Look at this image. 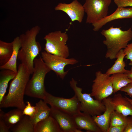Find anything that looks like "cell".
I'll list each match as a JSON object with an SVG mask.
<instances>
[{
	"mask_svg": "<svg viewBox=\"0 0 132 132\" xmlns=\"http://www.w3.org/2000/svg\"><path fill=\"white\" fill-rule=\"evenodd\" d=\"M31 75L28 68L21 63L10 86L8 93L0 102V108L14 107L22 110L26 106L24 96Z\"/></svg>",
	"mask_w": 132,
	"mask_h": 132,
	"instance_id": "1",
	"label": "cell"
},
{
	"mask_svg": "<svg viewBox=\"0 0 132 132\" xmlns=\"http://www.w3.org/2000/svg\"><path fill=\"white\" fill-rule=\"evenodd\" d=\"M40 30V27L36 25L19 36L21 47L18 58L28 68L31 75L33 73L34 60L41 50L40 43L36 40Z\"/></svg>",
	"mask_w": 132,
	"mask_h": 132,
	"instance_id": "2",
	"label": "cell"
},
{
	"mask_svg": "<svg viewBox=\"0 0 132 132\" xmlns=\"http://www.w3.org/2000/svg\"><path fill=\"white\" fill-rule=\"evenodd\" d=\"M121 28L112 26L108 29L103 30L101 32L105 38L103 43L107 47L105 55L106 58L111 60L116 58L119 51L125 48L132 39L131 28L124 31Z\"/></svg>",
	"mask_w": 132,
	"mask_h": 132,
	"instance_id": "3",
	"label": "cell"
},
{
	"mask_svg": "<svg viewBox=\"0 0 132 132\" xmlns=\"http://www.w3.org/2000/svg\"><path fill=\"white\" fill-rule=\"evenodd\" d=\"M51 70L41 57L35 58L32 76L27 84L25 95L43 100L47 92L44 85L45 77Z\"/></svg>",
	"mask_w": 132,
	"mask_h": 132,
	"instance_id": "4",
	"label": "cell"
},
{
	"mask_svg": "<svg viewBox=\"0 0 132 132\" xmlns=\"http://www.w3.org/2000/svg\"><path fill=\"white\" fill-rule=\"evenodd\" d=\"M70 86L75 95L80 103V110L92 116L101 114L106 110V107L102 101L94 99L90 94L83 93L82 88L77 86V81L72 78L69 82Z\"/></svg>",
	"mask_w": 132,
	"mask_h": 132,
	"instance_id": "5",
	"label": "cell"
},
{
	"mask_svg": "<svg viewBox=\"0 0 132 132\" xmlns=\"http://www.w3.org/2000/svg\"><path fill=\"white\" fill-rule=\"evenodd\" d=\"M44 39L46 41L45 51L53 55L68 58L69 52L66 43L68 36L66 32L60 31L51 32L46 34Z\"/></svg>",
	"mask_w": 132,
	"mask_h": 132,
	"instance_id": "6",
	"label": "cell"
},
{
	"mask_svg": "<svg viewBox=\"0 0 132 132\" xmlns=\"http://www.w3.org/2000/svg\"><path fill=\"white\" fill-rule=\"evenodd\" d=\"M43 100L51 107L73 116L81 112L80 103L76 95L70 98L54 96L46 92Z\"/></svg>",
	"mask_w": 132,
	"mask_h": 132,
	"instance_id": "7",
	"label": "cell"
},
{
	"mask_svg": "<svg viewBox=\"0 0 132 132\" xmlns=\"http://www.w3.org/2000/svg\"><path fill=\"white\" fill-rule=\"evenodd\" d=\"M112 0H86L83 5L87 14V23L92 24L107 16Z\"/></svg>",
	"mask_w": 132,
	"mask_h": 132,
	"instance_id": "8",
	"label": "cell"
},
{
	"mask_svg": "<svg viewBox=\"0 0 132 132\" xmlns=\"http://www.w3.org/2000/svg\"><path fill=\"white\" fill-rule=\"evenodd\" d=\"M95 76L90 94L96 99L102 101L113 93L111 76L100 71L96 72Z\"/></svg>",
	"mask_w": 132,
	"mask_h": 132,
	"instance_id": "9",
	"label": "cell"
},
{
	"mask_svg": "<svg viewBox=\"0 0 132 132\" xmlns=\"http://www.w3.org/2000/svg\"><path fill=\"white\" fill-rule=\"evenodd\" d=\"M41 56L46 66L62 80L68 72V71H64L65 66L68 65H75L78 62L75 58H66L52 54L45 51L42 52Z\"/></svg>",
	"mask_w": 132,
	"mask_h": 132,
	"instance_id": "10",
	"label": "cell"
},
{
	"mask_svg": "<svg viewBox=\"0 0 132 132\" xmlns=\"http://www.w3.org/2000/svg\"><path fill=\"white\" fill-rule=\"evenodd\" d=\"M50 115L58 124L62 132H82L77 128L73 116L51 107Z\"/></svg>",
	"mask_w": 132,
	"mask_h": 132,
	"instance_id": "11",
	"label": "cell"
},
{
	"mask_svg": "<svg viewBox=\"0 0 132 132\" xmlns=\"http://www.w3.org/2000/svg\"><path fill=\"white\" fill-rule=\"evenodd\" d=\"M55 9L66 13L72 22L77 21L80 23L82 22L85 12L83 6L77 0L68 4L60 3L55 7Z\"/></svg>",
	"mask_w": 132,
	"mask_h": 132,
	"instance_id": "12",
	"label": "cell"
},
{
	"mask_svg": "<svg viewBox=\"0 0 132 132\" xmlns=\"http://www.w3.org/2000/svg\"><path fill=\"white\" fill-rule=\"evenodd\" d=\"M111 98L109 97L102 101L106 107L105 111L101 115L92 116L95 122L102 132H107L110 127L111 115L114 110V105L111 101Z\"/></svg>",
	"mask_w": 132,
	"mask_h": 132,
	"instance_id": "13",
	"label": "cell"
},
{
	"mask_svg": "<svg viewBox=\"0 0 132 132\" xmlns=\"http://www.w3.org/2000/svg\"><path fill=\"white\" fill-rule=\"evenodd\" d=\"M73 117L77 129L85 130L87 132H101L92 116L89 114L81 111Z\"/></svg>",
	"mask_w": 132,
	"mask_h": 132,
	"instance_id": "14",
	"label": "cell"
},
{
	"mask_svg": "<svg viewBox=\"0 0 132 132\" xmlns=\"http://www.w3.org/2000/svg\"><path fill=\"white\" fill-rule=\"evenodd\" d=\"M131 18H132V7L125 8L118 7L116 10L111 14L92 24L93 30L95 31H98L106 23L114 20Z\"/></svg>",
	"mask_w": 132,
	"mask_h": 132,
	"instance_id": "15",
	"label": "cell"
},
{
	"mask_svg": "<svg viewBox=\"0 0 132 132\" xmlns=\"http://www.w3.org/2000/svg\"><path fill=\"white\" fill-rule=\"evenodd\" d=\"M111 100L114 105L115 110L127 116H132V104L126 98L120 93L115 94Z\"/></svg>",
	"mask_w": 132,
	"mask_h": 132,
	"instance_id": "16",
	"label": "cell"
},
{
	"mask_svg": "<svg viewBox=\"0 0 132 132\" xmlns=\"http://www.w3.org/2000/svg\"><path fill=\"white\" fill-rule=\"evenodd\" d=\"M34 132H62L55 119L50 115L36 124Z\"/></svg>",
	"mask_w": 132,
	"mask_h": 132,
	"instance_id": "17",
	"label": "cell"
},
{
	"mask_svg": "<svg viewBox=\"0 0 132 132\" xmlns=\"http://www.w3.org/2000/svg\"><path fill=\"white\" fill-rule=\"evenodd\" d=\"M13 46V51L11 56L8 62L4 65L0 66V69H8L17 73V59L18 53L21 47V41L19 36L15 38L12 42Z\"/></svg>",
	"mask_w": 132,
	"mask_h": 132,
	"instance_id": "18",
	"label": "cell"
},
{
	"mask_svg": "<svg viewBox=\"0 0 132 132\" xmlns=\"http://www.w3.org/2000/svg\"><path fill=\"white\" fill-rule=\"evenodd\" d=\"M43 99H40L35 104L36 111L33 117L30 118L32 123L34 125L39 122L50 116L51 108Z\"/></svg>",
	"mask_w": 132,
	"mask_h": 132,
	"instance_id": "19",
	"label": "cell"
},
{
	"mask_svg": "<svg viewBox=\"0 0 132 132\" xmlns=\"http://www.w3.org/2000/svg\"><path fill=\"white\" fill-rule=\"evenodd\" d=\"M1 70L0 72V102L5 96L9 82L15 77L17 73L9 69Z\"/></svg>",
	"mask_w": 132,
	"mask_h": 132,
	"instance_id": "20",
	"label": "cell"
},
{
	"mask_svg": "<svg viewBox=\"0 0 132 132\" xmlns=\"http://www.w3.org/2000/svg\"><path fill=\"white\" fill-rule=\"evenodd\" d=\"M126 55L123 49L120 50L117 55L116 60L113 65L107 71L106 73L110 75L116 73L125 74L128 71L125 69L126 64L124 59Z\"/></svg>",
	"mask_w": 132,
	"mask_h": 132,
	"instance_id": "21",
	"label": "cell"
},
{
	"mask_svg": "<svg viewBox=\"0 0 132 132\" xmlns=\"http://www.w3.org/2000/svg\"><path fill=\"white\" fill-rule=\"evenodd\" d=\"M114 93H115L128 84L132 82V79L125 74L116 73L111 76Z\"/></svg>",
	"mask_w": 132,
	"mask_h": 132,
	"instance_id": "22",
	"label": "cell"
},
{
	"mask_svg": "<svg viewBox=\"0 0 132 132\" xmlns=\"http://www.w3.org/2000/svg\"><path fill=\"white\" fill-rule=\"evenodd\" d=\"M24 116L22 110L17 108L4 113L3 118L6 124L10 129L17 124Z\"/></svg>",
	"mask_w": 132,
	"mask_h": 132,
	"instance_id": "23",
	"label": "cell"
},
{
	"mask_svg": "<svg viewBox=\"0 0 132 132\" xmlns=\"http://www.w3.org/2000/svg\"><path fill=\"white\" fill-rule=\"evenodd\" d=\"M34 125L32 123L30 117L24 115L21 120L10 129L13 132H34Z\"/></svg>",
	"mask_w": 132,
	"mask_h": 132,
	"instance_id": "24",
	"label": "cell"
},
{
	"mask_svg": "<svg viewBox=\"0 0 132 132\" xmlns=\"http://www.w3.org/2000/svg\"><path fill=\"white\" fill-rule=\"evenodd\" d=\"M13 51L12 42L8 43L0 40V66L4 65L9 60Z\"/></svg>",
	"mask_w": 132,
	"mask_h": 132,
	"instance_id": "25",
	"label": "cell"
},
{
	"mask_svg": "<svg viewBox=\"0 0 132 132\" xmlns=\"http://www.w3.org/2000/svg\"><path fill=\"white\" fill-rule=\"evenodd\" d=\"M127 123V116L115 110L112 112L110 117V127L121 125L126 126Z\"/></svg>",
	"mask_w": 132,
	"mask_h": 132,
	"instance_id": "26",
	"label": "cell"
},
{
	"mask_svg": "<svg viewBox=\"0 0 132 132\" xmlns=\"http://www.w3.org/2000/svg\"><path fill=\"white\" fill-rule=\"evenodd\" d=\"M26 103L27 105L22 110L23 114L24 115L27 116L32 118L35 113L36 110L35 106H32L29 101H27Z\"/></svg>",
	"mask_w": 132,
	"mask_h": 132,
	"instance_id": "27",
	"label": "cell"
},
{
	"mask_svg": "<svg viewBox=\"0 0 132 132\" xmlns=\"http://www.w3.org/2000/svg\"><path fill=\"white\" fill-rule=\"evenodd\" d=\"M4 113L0 109V132H10V129L7 125L4 120L3 116Z\"/></svg>",
	"mask_w": 132,
	"mask_h": 132,
	"instance_id": "28",
	"label": "cell"
},
{
	"mask_svg": "<svg viewBox=\"0 0 132 132\" xmlns=\"http://www.w3.org/2000/svg\"><path fill=\"white\" fill-rule=\"evenodd\" d=\"M118 7H125L128 6L132 7V0H114Z\"/></svg>",
	"mask_w": 132,
	"mask_h": 132,
	"instance_id": "29",
	"label": "cell"
},
{
	"mask_svg": "<svg viewBox=\"0 0 132 132\" xmlns=\"http://www.w3.org/2000/svg\"><path fill=\"white\" fill-rule=\"evenodd\" d=\"M126 55L125 58L129 59L130 62L132 61V42L128 44L126 47L123 49Z\"/></svg>",
	"mask_w": 132,
	"mask_h": 132,
	"instance_id": "30",
	"label": "cell"
},
{
	"mask_svg": "<svg viewBox=\"0 0 132 132\" xmlns=\"http://www.w3.org/2000/svg\"><path fill=\"white\" fill-rule=\"evenodd\" d=\"M126 126L121 125L110 127L107 132H124Z\"/></svg>",
	"mask_w": 132,
	"mask_h": 132,
	"instance_id": "31",
	"label": "cell"
},
{
	"mask_svg": "<svg viewBox=\"0 0 132 132\" xmlns=\"http://www.w3.org/2000/svg\"><path fill=\"white\" fill-rule=\"evenodd\" d=\"M120 90L126 93V95L132 98V82L129 83L126 86L121 88Z\"/></svg>",
	"mask_w": 132,
	"mask_h": 132,
	"instance_id": "32",
	"label": "cell"
},
{
	"mask_svg": "<svg viewBox=\"0 0 132 132\" xmlns=\"http://www.w3.org/2000/svg\"><path fill=\"white\" fill-rule=\"evenodd\" d=\"M124 132H132V116L127 117V123Z\"/></svg>",
	"mask_w": 132,
	"mask_h": 132,
	"instance_id": "33",
	"label": "cell"
},
{
	"mask_svg": "<svg viewBox=\"0 0 132 132\" xmlns=\"http://www.w3.org/2000/svg\"><path fill=\"white\" fill-rule=\"evenodd\" d=\"M129 78L132 79V71L130 70H128V72L125 73Z\"/></svg>",
	"mask_w": 132,
	"mask_h": 132,
	"instance_id": "34",
	"label": "cell"
},
{
	"mask_svg": "<svg viewBox=\"0 0 132 132\" xmlns=\"http://www.w3.org/2000/svg\"><path fill=\"white\" fill-rule=\"evenodd\" d=\"M125 97H126V98H127V99L128 100H129L131 103L132 104V99H130L127 97H126V96H125Z\"/></svg>",
	"mask_w": 132,
	"mask_h": 132,
	"instance_id": "35",
	"label": "cell"
},
{
	"mask_svg": "<svg viewBox=\"0 0 132 132\" xmlns=\"http://www.w3.org/2000/svg\"><path fill=\"white\" fill-rule=\"evenodd\" d=\"M129 65L131 66L130 70L132 71V61L131 62H130V63L129 64Z\"/></svg>",
	"mask_w": 132,
	"mask_h": 132,
	"instance_id": "36",
	"label": "cell"
}]
</instances>
